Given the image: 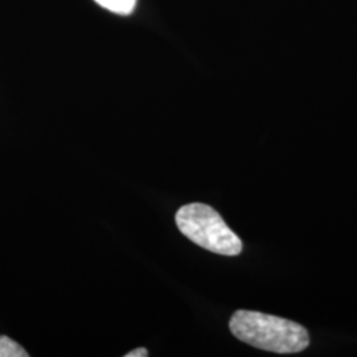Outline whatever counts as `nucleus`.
Listing matches in <instances>:
<instances>
[{"label": "nucleus", "instance_id": "5", "mask_svg": "<svg viewBox=\"0 0 357 357\" xmlns=\"http://www.w3.org/2000/svg\"><path fill=\"white\" fill-rule=\"evenodd\" d=\"M149 356V352L146 348H137V349H132L131 352H128L125 355V357H147Z\"/></svg>", "mask_w": 357, "mask_h": 357}, {"label": "nucleus", "instance_id": "3", "mask_svg": "<svg viewBox=\"0 0 357 357\" xmlns=\"http://www.w3.org/2000/svg\"><path fill=\"white\" fill-rule=\"evenodd\" d=\"M103 8L118 13V15H130L134 11L137 0H96Z\"/></svg>", "mask_w": 357, "mask_h": 357}, {"label": "nucleus", "instance_id": "2", "mask_svg": "<svg viewBox=\"0 0 357 357\" xmlns=\"http://www.w3.org/2000/svg\"><path fill=\"white\" fill-rule=\"evenodd\" d=\"M175 220L178 230L203 249L228 257L243 252L240 237L209 205L202 203L184 205L176 212Z\"/></svg>", "mask_w": 357, "mask_h": 357}, {"label": "nucleus", "instance_id": "1", "mask_svg": "<svg viewBox=\"0 0 357 357\" xmlns=\"http://www.w3.org/2000/svg\"><path fill=\"white\" fill-rule=\"evenodd\" d=\"M229 328L243 343L274 354H298L310 345V335L303 326L257 311H236Z\"/></svg>", "mask_w": 357, "mask_h": 357}, {"label": "nucleus", "instance_id": "4", "mask_svg": "<svg viewBox=\"0 0 357 357\" xmlns=\"http://www.w3.org/2000/svg\"><path fill=\"white\" fill-rule=\"evenodd\" d=\"M28 352L8 336H0V357H28Z\"/></svg>", "mask_w": 357, "mask_h": 357}]
</instances>
